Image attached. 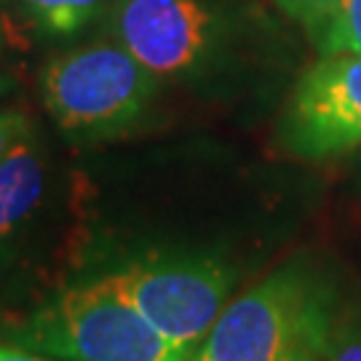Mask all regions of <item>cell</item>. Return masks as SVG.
Returning <instances> with one entry per match:
<instances>
[{
  "label": "cell",
  "instance_id": "1",
  "mask_svg": "<svg viewBox=\"0 0 361 361\" xmlns=\"http://www.w3.org/2000/svg\"><path fill=\"white\" fill-rule=\"evenodd\" d=\"M337 316L332 295L297 265L225 305L195 361H316Z\"/></svg>",
  "mask_w": 361,
  "mask_h": 361
},
{
  "label": "cell",
  "instance_id": "2",
  "mask_svg": "<svg viewBox=\"0 0 361 361\" xmlns=\"http://www.w3.org/2000/svg\"><path fill=\"white\" fill-rule=\"evenodd\" d=\"M13 343L59 361H185L107 279L80 281L40 302L13 326Z\"/></svg>",
  "mask_w": 361,
  "mask_h": 361
},
{
  "label": "cell",
  "instance_id": "3",
  "mask_svg": "<svg viewBox=\"0 0 361 361\" xmlns=\"http://www.w3.org/2000/svg\"><path fill=\"white\" fill-rule=\"evenodd\" d=\"M40 89L59 131L73 140H110L142 121L158 78L116 40H99L51 59Z\"/></svg>",
  "mask_w": 361,
  "mask_h": 361
},
{
  "label": "cell",
  "instance_id": "4",
  "mask_svg": "<svg viewBox=\"0 0 361 361\" xmlns=\"http://www.w3.org/2000/svg\"><path fill=\"white\" fill-rule=\"evenodd\" d=\"M104 279L188 356L201 348L233 289V271L222 259L195 255L131 259Z\"/></svg>",
  "mask_w": 361,
  "mask_h": 361
},
{
  "label": "cell",
  "instance_id": "5",
  "mask_svg": "<svg viewBox=\"0 0 361 361\" xmlns=\"http://www.w3.org/2000/svg\"><path fill=\"white\" fill-rule=\"evenodd\" d=\"M107 27L158 80L190 75L219 40V16L204 0H113Z\"/></svg>",
  "mask_w": 361,
  "mask_h": 361
},
{
  "label": "cell",
  "instance_id": "6",
  "mask_svg": "<svg viewBox=\"0 0 361 361\" xmlns=\"http://www.w3.org/2000/svg\"><path fill=\"white\" fill-rule=\"evenodd\" d=\"M284 145L300 158H332L361 145V56L324 54L300 78L284 118Z\"/></svg>",
  "mask_w": 361,
  "mask_h": 361
},
{
  "label": "cell",
  "instance_id": "7",
  "mask_svg": "<svg viewBox=\"0 0 361 361\" xmlns=\"http://www.w3.org/2000/svg\"><path fill=\"white\" fill-rule=\"evenodd\" d=\"M46 190V155L35 134L0 158V244L32 217Z\"/></svg>",
  "mask_w": 361,
  "mask_h": 361
},
{
  "label": "cell",
  "instance_id": "8",
  "mask_svg": "<svg viewBox=\"0 0 361 361\" xmlns=\"http://www.w3.org/2000/svg\"><path fill=\"white\" fill-rule=\"evenodd\" d=\"M32 27L43 35H75L104 11L107 0H16Z\"/></svg>",
  "mask_w": 361,
  "mask_h": 361
},
{
  "label": "cell",
  "instance_id": "9",
  "mask_svg": "<svg viewBox=\"0 0 361 361\" xmlns=\"http://www.w3.org/2000/svg\"><path fill=\"white\" fill-rule=\"evenodd\" d=\"M313 38L322 54L361 56V0H345Z\"/></svg>",
  "mask_w": 361,
  "mask_h": 361
},
{
  "label": "cell",
  "instance_id": "10",
  "mask_svg": "<svg viewBox=\"0 0 361 361\" xmlns=\"http://www.w3.org/2000/svg\"><path fill=\"white\" fill-rule=\"evenodd\" d=\"M271 3H276L281 11L297 19L300 25L308 27L310 35H316L345 0H271Z\"/></svg>",
  "mask_w": 361,
  "mask_h": 361
},
{
  "label": "cell",
  "instance_id": "11",
  "mask_svg": "<svg viewBox=\"0 0 361 361\" xmlns=\"http://www.w3.org/2000/svg\"><path fill=\"white\" fill-rule=\"evenodd\" d=\"M316 361H361V329L337 322Z\"/></svg>",
  "mask_w": 361,
  "mask_h": 361
},
{
  "label": "cell",
  "instance_id": "12",
  "mask_svg": "<svg viewBox=\"0 0 361 361\" xmlns=\"http://www.w3.org/2000/svg\"><path fill=\"white\" fill-rule=\"evenodd\" d=\"M35 134L32 118L27 116L25 110H0V158L6 153H11L19 142H25L27 137Z\"/></svg>",
  "mask_w": 361,
  "mask_h": 361
},
{
  "label": "cell",
  "instance_id": "13",
  "mask_svg": "<svg viewBox=\"0 0 361 361\" xmlns=\"http://www.w3.org/2000/svg\"><path fill=\"white\" fill-rule=\"evenodd\" d=\"M0 361H56L51 356H46V353H38V350H30V348H22V345H16V343H3L0 340Z\"/></svg>",
  "mask_w": 361,
  "mask_h": 361
},
{
  "label": "cell",
  "instance_id": "14",
  "mask_svg": "<svg viewBox=\"0 0 361 361\" xmlns=\"http://www.w3.org/2000/svg\"><path fill=\"white\" fill-rule=\"evenodd\" d=\"M13 89H16V80H13L8 73H0V102H3L6 97H11Z\"/></svg>",
  "mask_w": 361,
  "mask_h": 361
},
{
  "label": "cell",
  "instance_id": "15",
  "mask_svg": "<svg viewBox=\"0 0 361 361\" xmlns=\"http://www.w3.org/2000/svg\"><path fill=\"white\" fill-rule=\"evenodd\" d=\"M3 43H6V35H3V27H0V51H3Z\"/></svg>",
  "mask_w": 361,
  "mask_h": 361
},
{
  "label": "cell",
  "instance_id": "16",
  "mask_svg": "<svg viewBox=\"0 0 361 361\" xmlns=\"http://www.w3.org/2000/svg\"><path fill=\"white\" fill-rule=\"evenodd\" d=\"M185 361H195V359H193V356H190V359H185Z\"/></svg>",
  "mask_w": 361,
  "mask_h": 361
},
{
  "label": "cell",
  "instance_id": "17",
  "mask_svg": "<svg viewBox=\"0 0 361 361\" xmlns=\"http://www.w3.org/2000/svg\"><path fill=\"white\" fill-rule=\"evenodd\" d=\"M0 3H3V0H0Z\"/></svg>",
  "mask_w": 361,
  "mask_h": 361
}]
</instances>
